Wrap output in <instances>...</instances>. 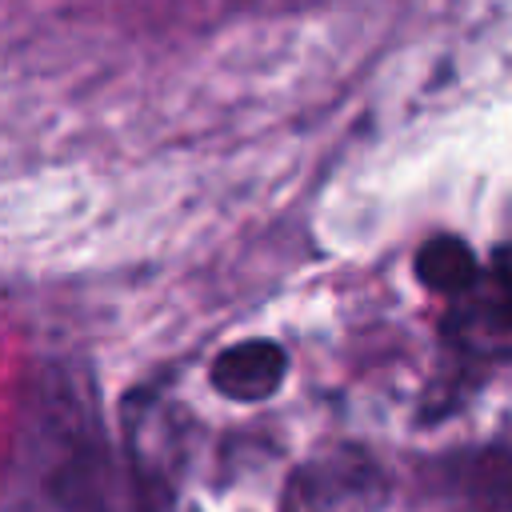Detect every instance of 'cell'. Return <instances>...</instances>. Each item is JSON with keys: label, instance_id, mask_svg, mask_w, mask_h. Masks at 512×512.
Wrapping results in <instances>:
<instances>
[{"label": "cell", "instance_id": "cell-1", "mask_svg": "<svg viewBox=\"0 0 512 512\" xmlns=\"http://www.w3.org/2000/svg\"><path fill=\"white\" fill-rule=\"evenodd\" d=\"M24 432L40 480L64 512H108V460L92 388L68 364H40L28 376Z\"/></svg>", "mask_w": 512, "mask_h": 512}, {"label": "cell", "instance_id": "cell-2", "mask_svg": "<svg viewBox=\"0 0 512 512\" xmlns=\"http://www.w3.org/2000/svg\"><path fill=\"white\" fill-rule=\"evenodd\" d=\"M388 492V472L368 448L328 444L288 472L280 512H384Z\"/></svg>", "mask_w": 512, "mask_h": 512}, {"label": "cell", "instance_id": "cell-3", "mask_svg": "<svg viewBox=\"0 0 512 512\" xmlns=\"http://www.w3.org/2000/svg\"><path fill=\"white\" fill-rule=\"evenodd\" d=\"M124 452H128V488L136 512H172L176 476L184 464V436L164 400L136 392L124 404Z\"/></svg>", "mask_w": 512, "mask_h": 512}, {"label": "cell", "instance_id": "cell-4", "mask_svg": "<svg viewBox=\"0 0 512 512\" xmlns=\"http://www.w3.org/2000/svg\"><path fill=\"white\" fill-rule=\"evenodd\" d=\"M428 496L444 512H512V448L464 444L428 460Z\"/></svg>", "mask_w": 512, "mask_h": 512}, {"label": "cell", "instance_id": "cell-5", "mask_svg": "<svg viewBox=\"0 0 512 512\" xmlns=\"http://www.w3.org/2000/svg\"><path fill=\"white\" fill-rule=\"evenodd\" d=\"M288 376V352L276 340H236L208 364V384L236 404H260L280 392Z\"/></svg>", "mask_w": 512, "mask_h": 512}, {"label": "cell", "instance_id": "cell-6", "mask_svg": "<svg viewBox=\"0 0 512 512\" xmlns=\"http://www.w3.org/2000/svg\"><path fill=\"white\" fill-rule=\"evenodd\" d=\"M444 328L456 340L476 336V332L480 336H508L512 332V288L492 268H484V276L464 296H456Z\"/></svg>", "mask_w": 512, "mask_h": 512}, {"label": "cell", "instance_id": "cell-7", "mask_svg": "<svg viewBox=\"0 0 512 512\" xmlns=\"http://www.w3.org/2000/svg\"><path fill=\"white\" fill-rule=\"evenodd\" d=\"M416 280L428 288V292H440V296H464L480 276H484V268H480V260H476V252L460 240V236H432V240H424L420 248H416Z\"/></svg>", "mask_w": 512, "mask_h": 512}, {"label": "cell", "instance_id": "cell-8", "mask_svg": "<svg viewBox=\"0 0 512 512\" xmlns=\"http://www.w3.org/2000/svg\"><path fill=\"white\" fill-rule=\"evenodd\" d=\"M488 268H492V272L512 288V244H500V248L492 252V264H488Z\"/></svg>", "mask_w": 512, "mask_h": 512}]
</instances>
